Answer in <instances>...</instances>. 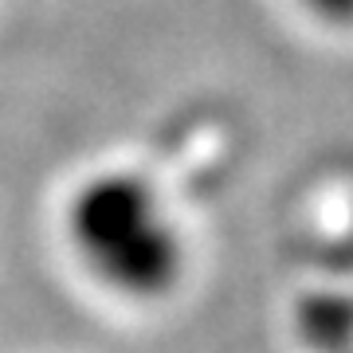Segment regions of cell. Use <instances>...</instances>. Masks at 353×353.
Returning <instances> with one entry per match:
<instances>
[{"label":"cell","instance_id":"6da1fadb","mask_svg":"<svg viewBox=\"0 0 353 353\" xmlns=\"http://www.w3.org/2000/svg\"><path fill=\"white\" fill-rule=\"evenodd\" d=\"M63 228L87 275L126 303H157L185 275V240L173 212L130 169H99L79 181Z\"/></svg>","mask_w":353,"mask_h":353},{"label":"cell","instance_id":"7a4b0ae2","mask_svg":"<svg viewBox=\"0 0 353 353\" xmlns=\"http://www.w3.org/2000/svg\"><path fill=\"white\" fill-rule=\"evenodd\" d=\"M294 330L310 353H353V299L338 290L306 294L294 310Z\"/></svg>","mask_w":353,"mask_h":353},{"label":"cell","instance_id":"3957f363","mask_svg":"<svg viewBox=\"0 0 353 353\" xmlns=\"http://www.w3.org/2000/svg\"><path fill=\"white\" fill-rule=\"evenodd\" d=\"M310 20L330 28H353V0H294Z\"/></svg>","mask_w":353,"mask_h":353}]
</instances>
